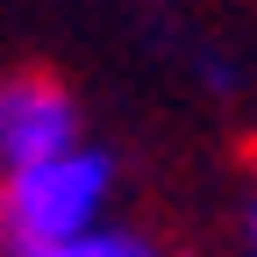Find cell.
Instances as JSON below:
<instances>
[{"label":"cell","mask_w":257,"mask_h":257,"mask_svg":"<svg viewBox=\"0 0 257 257\" xmlns=\"http://www.w3.org/2000/svg\"><path fill=\"white\" fill-rule=\"evenodd\" d=\"M114 165L100 150H57L43 165L0 172V250L15 257H72V243L107 214Z\"/></svg>","instance_id":"obj_1"},{"label":"cell","mask_w":257,"mask_h":257,"mask_svg":"<svg viewBox=\"0 0 257 257\" xmlns=\"http://www.w3.org/2000/svg\"><path fill=\"white\" fill-rule=\"evenodd\" d=\"M72 143H79V107L57 79H43V72L0 79V172L43 165Z\"/></svg>","instance_id":"obj_2"},{"label":"cell","mask_w":257,"mask_h":257,"mask_svg":"<svg viewBox=\"0 0 257 257\" xmlns=\"http://www.w3.org/2000/svg\"><path fill=\"white\" fill-rule=\"evenodd\" d=\"M243 243L257 250V193H250V207H243Z\"/></svg>","instance_id":"obj_3"}]
</instances>
